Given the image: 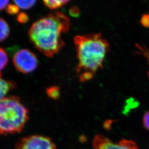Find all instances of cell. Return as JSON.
<instances>
[{"instance_id": "cell-15", "label": "cell", "mask_w": 149, "mask_h": 149, "mask_svg": "<svg viewBox=\"0 0 149 149\" xmlns=\"http://www.w3.org/2000/svg\"><path fill=\"white\" fill-rule=\"evenodd\" d=\"M29 19L28 15L23 12L20 13L17 16V20L20 23H26L29 21Z\"/></svg>"}, {"instance_id": "cell-14", "label": "cell", "mask_w": 149, "mask_h": 149, "mask_svg": "<svg viewBox=\"0 0 149 149\" xmlns=\"http://www.w3.org/2000/svg\"><path fill=\"white\" fill-rule=\"evenodd\" d=\"M6 11L9 14H15L19 11V7L16 4H9L6 7Z\"/></svg>"}, {"instance_id": "cell-4", "label": "cell", "mask_w": 149, "mask_h": 149, "mask_svg": "<svg viewBox=\"0 0 149 149\" xmlns=\"http://www.w3.org/2000/svg\"><path fill=\"white\" fill-rule=\"evenodd\" d=\"M13 63L17 70L23 73H27L35 70L38 64L35 54L29 50H20L13 57Z\"/></svg>"}, {"instance_id": "cell-3", "label": "cell", "mask_w": 149, "mask_h": 149, "mask_svg": "<svg viewBox=\"0 0 149 149\" xmlns=\"http://www.w3.org/2000/svg\"><path fill=\"white\" fill-rule=\"evenodd\" d=\"M28 119V110L20 97L13 96L0 100V135L20 132Z\"/></svg>"}, {"instance_id": "cell-19", "label": "cell", "mask_w": 149, "mask_h": 149, "mask_svg": "<svg viewBox=\"0 0 149 149\" xmlns=\"http://www.w3.org/2000/svg\"><path fill=\"white\" fill-rule=\"evenodd\" d=\"M9 1H0V10H3L8 6Z\"/></svg>"}, {"instance_id": "cell-11", "label": "cell", "mask_w": 149, "mask_h": 149, "mask_svg": "<svg viewBox=\"0 0 149 149\" xmlns=\"http://www.w3.org/2000/svg\"><path fill=\"white\" fill-rule=\"evenodd\" d=\"M136 47L138 49L139 54L142 55L147 59L149 65V48L141 44H136ZM148 75L149 77V68L148 72Z\"/></svg>"}, {"instance_id": "cell-18", "label": "cell", "mask_w": 149, "mask_h": 149, "mask_svg": "<svg viewBox=\"0 0 149 149\" xmlns=\"http://www.w3.org/2000/svg\"><path fill=\"white\" fill-rule=\"evenodd\" d=\"M143 124L144 127L149 131V111H147L143 117Z\"/></svg>"}, {"instance_id": "cell-1", "label": "cell", "mask_w": 149, "mask_h": 149, "mask_svg": "<svg viewBox=\"0 0 149 149\" xmlns=\"http://www.w3.org/2000/svg\"><path fill=\"white\" fill-rule=\"evenodd\" d=\"M70 28V20L64 14L53 12L37 20L29 35L34 47L48 58L58 53L65 45L62 34Z\"/></svg>"}, {"instance_id": "cell-17", "label": "cell", "mask_w": 149, "mask_h": 149, "mask_svg": "<svg viewBox=\"0 0 149 149\" xmlns=\"http://www.w3.org/2000/svg\"><path fill=\"white\" fill-rule=\"evenodd\" d=\"M69 14L74 17H78L80 14V11L77 6H73L69 10Z\"/></svg>"}, {"instance_id": "cell-2", "label": "cell", "mask_w": 149, "mask_h": 149, "mask_svg": "<svg viewBox=\"0 0 149 149\" xmlns=\"http://www.w3.org/2000/svg\"><path fill=\"white\" fill-rule=\"evenodd\" d=\"M77 56L76 72L81 82L93 78L103 68L110 45L100 33L77 35L74 38Z\"/></svg>"}, {"instance_id": "cell-9", "label": "cell", "mask_w": 149, "mask_h": 149, "mask_svg": "<svg viewBox=\"0 0 149 149\" xmlns=\"http://www.w3.org/2000/svg\"><path fill=\"white\" fill-rule=\"evenodd\" d=\"M69 1H65V0H60V1H44L43 3L46 7H48L50 9H56L60 8V7H63L67 4Z\"/></svg>"}, {"instance_id": "cell-20", "label": "cell", "mask_w": 149, "mask_h": 149, "mask_svg": "<svg viewBox=\"0 0 149 149\" xmlns=\"http://www.w3.org/2000/svg\"><path fill=\"white\" fill-rule=\"evenodd\" d=\"M113 121L112 120H108V121H105V122L104 124V127L106 130H110V128L111 127V125L112 124Z\"/></svg>"}, {"instance_id": "cell-8", "label": "cell", "mask_w": 149, "mask_h": 149, "mask_svg": "<svg viewBox=\"0 0 149 149\" xmlns=\"http://www.w3.org/2000/svg\"><path fill=\"white\" fill-rule=\"evenodd\" d=\"M10 29L7 22L0 18V42L4 41L8 36Z\"/></svg>"}, {"instance_id": "cell-10", "label": "cell", "mask_w": 149, "mask_h": 149, "mask_svg": "<svg viewBox=\"0 0 149 149\" xmlns=\"http://www.w3.org/2000/svg\"><path fill=\"white\" fill-rule=\"evenodd\" d=\"M46 92L48 97L53 100H57L60 96V88L58 86H51L47 88Z\"/></svg>"}, {"instance_id": "cell-5", "label": "cell", "mask_w": 149, "mask_h": 149, "mask_svg": "<svg viewBox=\"0 0 149 149\" xmlns=\"http://www.w3.org/2000/svg\"><path fill=\"white\" fill-rule=\"evenodd\" d=\"M15 149H56L51 138L41 135H32L19 139Z\"/></svg>"}, {"instance_id": "cell-12", "label": "cell", "mask_w": 149, "mask_h": 149, "mask_svg": "<svg viewBox=\"0 0 149 149\" xmlns=\"http://www.w3.org/2000/svg\"><path fill=\"white\" fill-rule=\"evenodd\" d=\"M14 3L19 8L28 9L32 7L36 3L35 1H14Z\"/></svg>"}, {"instance_id": "cell-13", "label": "cell", "mask_w": 149, "mask_h": 149, "mask_svg": "<svg viewBox=\"0 0 149 149\" xmlns=\"http://www.w3.org/2000/svg\"><path fill=\"white\" fill-rule=\"evenodd\" d=\"M8 62L7 53L3 48L0 47V71L6 66Z\"/></svg>"}, {"instance_id": "cell-7", "label": "cell", "mask_w": 149, "mask_h": 149, "mask_svg": "<svg viewBox=\"0 0 149 149\" xmlns=\"http://www.w3.org/2000/svg\"><path fill=\"white\" fill-rule=\"evenodd\" d=\"M15 84L13 81L5 80L1 76L0 72V100L4 98L9 91L15 88Z\"/></svg>"}, {"instance_id": "cell-6", "label": "cell", "mask_w": 149, "mask_h": 149, "mask_svg": "<svg viewBox=\"0 0 149 149\" xmlns=\"http://www.w3.org/2000/svg\"><path fill=\"white\" fill-rule=\"evenodd\" d=\"M93 145L94 149H138L136 144L133 141L123 139L116 144L101 135L96 136Z\"/></svg>"}, {"instance_id": "cell-16", "label": "cell", "mask_w": 149, "mask_h": 149, "mask_svg": "<svg viewBox=\"0 0 149 149\" xmlns=\"http://www.w3.org/2000/svg\"><path fill=\"white\" fill-rule=\"evenodd\" d=\"M141 24L146 28H149V13L146 14L142 16L141 20Z\"/></svg>"}]
</instances>
